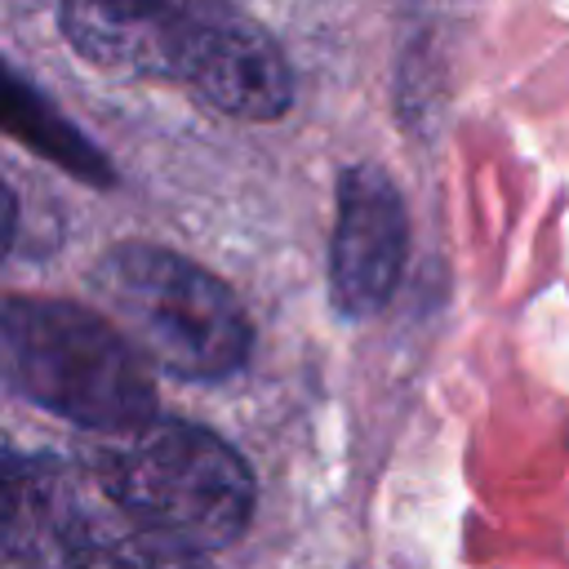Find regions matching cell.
I'll list each match as a JSON object with an SVG mask.
<instances>
[{"label": "cell", "instance_id": "obj_1", "mask_svg": "<svg viewBox=\"0 0 569 569\" xmlns=\"http://www.w3.org/2000/svg\"><path fill=\"white\" fill-rule=\"evenodd\" d=\"M71 49L116 76L173 80L231 120L293 107L280 44L231 0H62Z\"/></svg>", "mask_w": 569, "mask_h": 569}, {"label": "cell", "instance_id": "obj_2", "mask_svg": "<svg viewBox=\"0 0 569 569\" xmlns=\"http://www.w3.org/2000/svg\"><path fill=\"white\" fill-rule=\"evenodd\" d=\"M0 382L89 431L129 436L156 418L147 356L67 298H0Z\"/></svg>", "mask_w": 569, "mask_h": 569}, {"label": "cell", "instance_id": "obj_3", "mask_svg": "<svg viewBox=\"0 0 569 569\" xmlns=\"http://www.w3.org/2000/svg\"><path fill=\"white\" fill-rule=\"evenodd\" d=\"M93 471L129 525L191 556L236 542L253 516L249 462L222 436L182 418H151Z\"/></svg>", "mask_w": 569, "mask_h": 569}, {"label": "cell", "instance_id": "obj_4", "mask_svg": "<svg viewBox=\"0 0 569 569\" xmlns=\"http://www.w3.org/2000/svg\"><path fill=\"white\" fill-rule=\"evenodd\" d=\"M93 293L116 329L178 378H227L249 356L240 298L200 262L160 244H120L93 267Z\"/></svg>", "mask_w": 569, "mask_h": 569}, {"label": "cell", "instance_id": "obj_5", "mask_svg": "<svg viewBox=\"0 0 569 569\" xmlns=\"http://www.w3.org/2000/svg\"><path fill=\"white\" fill-rule=\"evenodd\" d=\"M116 502L93 467L62 453H4L0 547L36 569H67L80 551L116 533Z\"/></svg>", "mask_w": 569, "mask_h": 569}, {"label": "cell", "instance_id": "obj_6", "mask_svg": "<svg viewBox=\"0 0 569 569\" xmlns=\"http://www.w3.org/2000/svg\"><path fill=\"white\" fill-rule=\"evenodd\" d=\"M409 253V213L400 187L378 164H351L338 178V218L329 240L333 307L351 320L373 316L400 284Z\"/></svg>", "mask_w": 569, "mask_h": 569}, {"label": "cell", "instance_id": "obj_7", "mask_svg": "<svg viewBox=\"0 0 569 569\" xmlns=\"http://www.w3.org/2000/svg\"><path fill=\"white\" fill-rule=\"evenodd\" d=\"M0 133H9L27 151H40L49 164L67 169L80 182H93V187L116 182L111 160L4 58H0Z\"/></svg>", "mask_w": 569, "mask_h": 569}, {"label": "cell", "instance_id": "obj_8", "mask_svg": "<svg viewBox=\"0 0 569 569\" xmlns=\"http://www.w3.org/2000/svg\"><path fill=\"white\" fill-rule=\"evenodd\" d=\"M67 569H204L191 551L169 547L160 538L147 533H111L102 542H93L89 551H80Z\"/></svg>", "mask_w": 569, "mask_h": 569}, {"label": "cell", "instance_id": "obj_9", "mask_svg": "<svg viewBox=\"0 0 569 569\" xmlns=\"http://www.w3.org/2000/svg\"><path fill=\"white\" fill-rule=\"evenodd\" d=\"M13 231H18V204H13V191L0 182V262L13 244Z\"/></svg>", "mask_w": 569, "mask_h": 569}, {"label": "cell", "instance_id": "obj_10", "mask_svg": "<svg viewBox=\"0 0 569 569\" xmlns=\"http://www.w3.org/2000/svg\"><path fill=\"white\" fill-rule=\"evenodd\" d=\"M4 453H9V445H4V440H0V462H4Z\"/></svg>", "mask_w": 569, "mask_h": 569}]
</instances>
